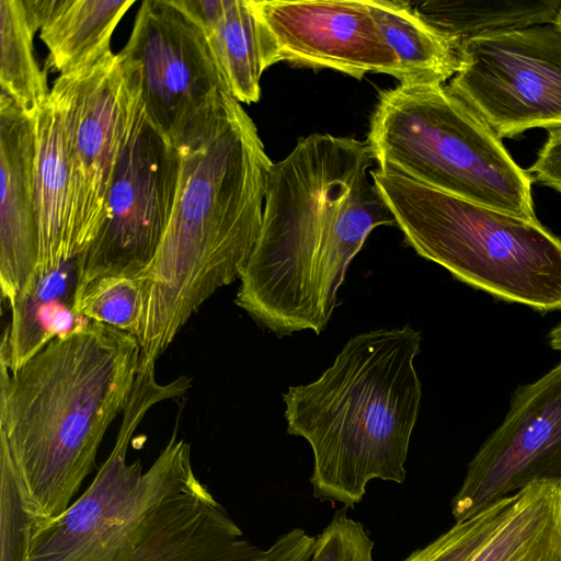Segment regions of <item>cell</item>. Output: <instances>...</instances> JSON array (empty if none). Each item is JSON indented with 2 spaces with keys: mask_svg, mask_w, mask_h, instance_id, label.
<instances>
[{
  "mask_svg": "<svg viewBox=\"0 0 561 561\" xmlns=\"http://www.w3.org/2000/svg\"><path fill=\"white\" fill-rule=\"evenodd\" d=\"M33 118L0 93V287L9 307L34 285L39 227Z\"/></svg>",
  "mask_w": 561,
  "mask_h": 561,
  "instance_id": "obj_14",
  "label": "cell"
},
{
  "mask_svg": "<svg viewBox=\"0 0 561 561\" xmlns=\"http://www.w3.org/2000/svg\"><path fill=\"white\" fill-rule=\"evenodd\" d=\"M39 259L34 285L77 257L72 234V173L64 117L55 96L32 117ZM33 285V286H34Z\"/></svg>",
  "mask_w": 561,
  "mask_h": 561,
  "instance_id": "obj_15",
  "label": "cell"
},
{
  "mask_svg": "<svg viewBox=\"0 0 561 561\" xmlns=\"http://www.w3.org/2000/svg\"><path fill=\"white\" fill-rule=\"evenodd\" d=\"M470 561H561V484L516 493L503 523Z\"/></svg>",
  "mask_w": 561,
  "mask_h": 561,
  "instance_id": "obj_19",
  "label": "cell"
},
{
  "mask_svg": "<svg viewBox=\"0 0 561 561\" xmlns=\"http://www.w3.org/2000/svg\"><path fill=\"white\" fill-rule=\"evenodd\" d=\"M561 30V7L557 13V16L553 22Z\"/></svg>",
  "mask_w": 561,
  "mask_h": 561,
  "instance_id": "obj_28",
  "label": "cell"
},
{
  "mask_svg": "<svg viewBox=\"0 0 561 561\" xmlns=\"http://www.w3.org/2000/svg\"><path fill=\"white\" fill-rule=\"evenodd\" d=\"M191 381L160 383L156 363L140 362L111 454L64 514L34 525L30 561H309L316 537L301 528L265 549L244 539L196 478L176 430L148 470L139 459L127 462L146 413L183 396Z\"/></svg>",
  "mask_w": 561,
  "mask_h": 561,
  "instance_id": "obj_1",
  "label": "cell"
},
{
  "mask_svg": "<svg viewBox=\"0 0 561 561\" xmlns=\"http://www.w3.org/2000/svg\"><path fill=\"white\" fill-rule=\"evenodd\" d=\"M421 341L409 323L356 334L318 379L283 393L288 434L313 454L314 497L347 508L371 480L404 482L422 399Z\"/></svg>",
  "mask_w": 561,
  "mask_h": 561,
  "instance_id": "obj_5",
  "label": "cell"
},
{
  "mask_svg": "<svg viewBox=\"0 0 561 561\" xmlns=\"http://www.w3.org/2000/svg\"><path fill=\"white\" fill-rule=\"evenodd\" d=\"M197 26L207 41L229 94L239 103L257 102L264 70L252 0H216Z\"/></svg>",
  "mask_w": 561,
  "mask_h": 561,
  "instance_id": "obj_20",
  "label": "cell"
},
{
  "mask_svg": "<svg viewBox=\"0 0 561 561\" xmlns=\"http://www.w3.org/2000/svg\"><path fill=\"white\" fill-rule=\"evenodd\" d=\"M534 180L561 192V126L550 128L537 160L527 171Z\"/></svg>",
  "mask_w": 561,
  "mask_h": 561,
  "instance_id": "obj_26",
  "label": "cell"
},
{
  "mask_svg": "<svg viewBox=\"0 0 561 561\" xmlns=\"http://www.w3.org/2000/svg\"><path fill=\"white\" fill-rule=\"evenodd\" d=\"M537 482L561 484V363L514 392L503 422L468 465L451 501L455 522Z\"/></svg>",
  "mask_w": 561,
  "mask_h": 561,
  "instance_id": "obj_11",
  "label": "cell"
},
{
  "mask_svg": "<svg viewBox=\"0 0 561 561\" xmlns=\"http://www.w3.org/2000/svg\"><path fill=\"white\" fill-rule=\"evenodd\" d=\"M517 493V492H516ZM516 493L462 522L403 561H470L508 515Z\"/></svg>",
  "mask_w": 561,
  "mask_h": 561,
  "instance_id": "obj_23",
  "label": "cell"
},
{
  "mask_svg": "<svg viewBox=\"0 0 561 561\" xmlns=\"http://www.w3.org/2000/svg\"><path fill=\"white\" fill-rule=\"evenodd\" d=\"M367 141L312 134L273 163L263 221L234 299L278 336L320 334L350 263L377 227L394 225L369 181Z\"/></svg>",
  "mask_w": 561,
  "mask_h": 561,
  "instance_id": "obj_2",
  "label": "cell"
},
{
  "mask_svg": "<svg viewBox=\"0 0 561 561\" xmlns=\"http://www.w3.org/2000/svg\"><path fill=\"white\" fill-rule=\"evenodd\" d=\"M374 546L364 525L351 518L343 507L316 537L309 561H374Z\"/></svg>",
  "mask_w": 561,
  "mask_h": 561,
  "instance_id": "obj_25",
  "label": "cell"
},
{
  "mask_svg": "<svg viewBox=\"0 0 561 561\" xmlns=\"http://www.w3.org/2000/svg\"><path fill=\"white\" fill-rule=\"evenodd\" d=\"M36 32L23 0H0L1 93L31 118L50 93L46 72L35 59L33 38Z\"/></svg>",
  "mask_w": 561,
  "mask_h": 561,
  "instance_id": "obj_21",
  "label": "cell"
},
{
  "mask_svg": "<svg viewBox=\"0 0 561 561\" xmlns=\"http://www.w3.org/2000/svg\"><path fill=\"white\" fill-rule=\"evenodd\" d=\"M549 344L553 350L561 351V323L549 332Z\"/></svg>",
  "mask_w": 561,
  "mask_h": 561,
  "instance_id": "obj_27",
  "label": "cell"
},
{
  "mask_svg": "<svg viewBox=\"0 0 561 561\" xmlns=\"http://www.w3.org/2000/svg\"><path fill=\"white\" fill-rule=\"evenodd\" d=\"M77 257L39 279L11 306V321L2 333L0 362L13 371L58 336L91 320L76 313Z\"/></svg>",
  "mask_w": 561,
  "mask_h": 561,
  "instance_id": "obj_17",
  "label": "cell"
},
{
  "mask_svg": "<svg viewBox=\"0 0 561 561\" xmlns=\"http://www.w3.org/2000/svg\"><path fill=\"white\" fill-rule=\"evenodd\" d=\"M405 241L456 279L538 311L561 309V240L528 220L376 169Z\"/></svg>",
  "mask_w": 561,
  "mask_h": 561,
  "instance_id": "obj_6",
  "label": "cell"
},
{
  "mask_svg": "<svg viewBox=\"0 0 561 561\" xmlns=\"http://www.w3.org/2000/svg\"><path fill=\"white\" fill-rule=\"evenodd\" d=\"M140 353L134 335L90 321L13 371L0 362V443L34 525L64 514L94 469Z\"/></svg>",
  "mask_w": 561,
  "mask_h": 561,
  "instance_id": "obj_4",
  "label": "cell"
},
{
  "mask_svg": "<svg viewBox=\"0 0 561 561\" xmlns=\"http://www.w3.org/2000/svg\"><path fill=\"white\" fill-rule=\"evenodd\" d=\"M154 126L178 149L203 136L229 95L201 28L172 0H146L117 54Z\"/></svg>",
  "mask_w": 561,
  "mask_h": 561,
  "instance_id": "obj_9",
  "label": "cell"
},
{
  "mask_svg": "<svg viewBox=\"0 0 561 561\" xmlns=\"http://www.w3.org/2000/svg\"><path fill=\"white\" fill-rule=\"evenodd\" d=\"M172 215L141 275L140 359L156 362L219 288L240 278L263 221L273 162L255 124L230 94L196 141L179 149Z\"/></svg>",
  "mask_w": 561,
  "mask_h": 561,
  "instance_id": "obj_3",
  "label": "cell"
},
{
  "mask_svg": "<svg viewBox=\"0 0 561 561\" xmlns=\"http://www.w3.org/2000/svg\"><path fill=\"white\" fill-rule=\"evenodd\" d=\"M76 313L137 337L145 312L140 278H95L76 290Z\"/></svg>",
  "mask_w": 561,
  "mask_h": 561,
  "instance_id": "obj_22",
  "label": "cell"
},
{
  "mask_svg": "<svg viewBox=\"0 0 561 561\" xmlns=\"http://www.w3.org/2000/svg\"><path fill=\"white\" fill-rule=\"evenodd\" d=\"M263 70L278 62L328 68L360 80L397 78L398 58L367 0H252Z\"/></svg>",
  "mask_w": 561,
  "mask_h": 561,
  "instance_id": "obj_12",
  "label": "cell"
},
{
  "mask_svg": "<svg viewBox=\"0 0 561 561\" xmlns=\"http://www.w3.org/2000/svg\"><path fill=\"white\" fill-rule=\"evenodd\" d=\"M373 16L398 58L400 84H443L461 67L462 41L404 1L367 0Z\"/></svg>",
  "mask_w": 561,
  "mask_h": 561,
  "instance_id": "obj_18",
  "label": "cell"
},
{
  "mask_svg": "<svg viewBox=\"0 0 561 561\" xmlns=\"http://www.w3.org/2000/svg\"><path fill=\"white\" fill-rule=\"evenodd\" d=\"M33 528L10 455L0 443V561H30Z\"/></svg>",
  "mask_w": 561,
  "mask_h": 561,
  "instance_id": "obj_24",
  "label": "cell"
},
{
  "mask_svg": "<svg viewBox=\"0 0 561 561\" xmlns=\"http://www.w3.org/2000/svg\"><path fill=\"white\" fill-rule=\"evenodd\" d=\"M48 48L47 67L60 76L84 72L114 54L110 43L134 0H23Z\"/></svg>",
  "mask_w": 561,
  "mask_h": 561,
  "instance_id": "obj_16",
  "label": "cell"
},
{
  "mask_svg": "<svg viewBox=\"0 0 561 561\" xmlns=\"http://www.w3.org/2000/svg\"><path fill=\"white\" fill-rule=\"evenodd\" d=\"M366 141L383 172L537 220L527 171L447 85L399 84L382 91Z\"/></svg>",
  "mask_w": 561,
  "mask_h": 561,
  "instance_id": "obj_7",
  "label": "cell"
},
{
  "mask_svg": "<svg viewBox=\"0 0 561 561\" xmlns=\"http://www.w3.org/2000/svg\"><path fill=\"white\" fill-rule=\"evenodd\" d=\"M124 82L126 122L105 218L94 240L77 256V289L100 277H141L156 255L176 198L180 151L148 117L135 88L125 78Z\"/></svg>",
  "mask_w": 561,
  "mask_h": 561,
  "instance_id": "obj_8",
  "label": "cell"
},
{
  "mask_svg": "<svg viewBox=\"0 0 561 561\" xmlns=\"http://www.w3.org/2000/svg\"><path fill=\"white\" fill-rule=\"evenodd\" d=\"M57 100L72 173V234L77 256L94 240L126 122V88L117 55L75 76H59Z\"/></svg>",
  "mask_w": 561,
  "mask_h": 561,
  "instance_id": "obj_13",
  "label": "cell"
},
{
  "mask_svg": "<svg viewBox=\"0 0 561 561\" xmlns=\"http://www.w3.org/2000/svg\"><path fill=\"white\" fill-rule=\"evenodd\" d=\"M447 85L499 137L561 126V30L554 23L462 41Z\"/></svg>",
  "mask_w": 561,
  "mask_h": 561,
  "instance_id": "obj_10",
  "label": "cell"
}]
</instances>
